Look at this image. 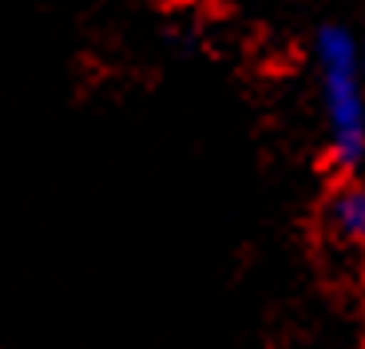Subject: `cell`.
<instances>
[{"label":"cell","mask_w":365,"mask_h":349,"mask_svg":"<svg viewBox=\"0 0 365 349\" xmlns=\"http://www.w3.org/2000/svg\"><path fill=\"white\" fill-rule=\"evenodd\" d=\"M326 108L329 155L341 167H357L365 159V92H361V48L354 32L341 24H322L314 36Z\"/></svg>","instance_id":"1"},{"label":"cell","mask_w":365,"mask_h":349,"mask_svg":"<svg viewBox=\"0 0 365 349\" xmlns=\"http://www.w3.org/2000/svg\"><path fill=\"white\" fill-rule=\"evenodd\" d=\"M326 226L346 242H365V187L346 183L329 194L326 202Z\"/></svg>","instance_id":"2"}]
</instances>
